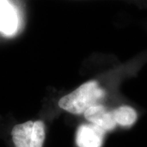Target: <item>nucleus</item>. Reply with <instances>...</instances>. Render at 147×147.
<instances>
[{"label": "nucleus", "instance_id": "nucleus-1", "mask_svg": "<svg viewBox=\"0 0 147 147\" xmlns=\"http://www.w3.org/2000/svg\"><path fill=\"white\" fill-rule=\"evenodd\" d=\"M105 91L95 80L82 84L74 91L65 95L59 101V106L74 115H81L91 106L97 104L104 98Z\"/></svg>", "mask_w": 147, "mask_h": 147}, {"label": "nucleus", "instance_id": "nucleus-2", "mask_svg": "<svg viewBox=\"0 0 147 147\" xmlns=\"http://www.w3.org/2000/svg\"><path fill=\"white\" fill-rule=\"evenodd\" d=\"M45 135V125L42 121L16 125L12 130L15 147H43Z\"/></svg>", "mask_w": 147, "mask_h": 147}, {"label": "nucleus", "instance_id": "nucleus-3", "mask_svg": "<svg viewBox=\"0 0 147 147\" xmlns=\"http://www.w3.org/2000/svg\"><path fill=\"white\" fill-rule=\"evenodd\" d=\"M106 133L93 124H82L77 129L76 144L78 147H102Z\"/></svg>", "mask_w": 147, "mask_h": 147}, {"label": "nucleus", "instance_id": "nucleus-4", "mask_svg": "<svg viewBox=\"0 0 147 147\" xmlns=\"http://www.w3.org/2000/svg\"><path fill=\"white\" fill-rule=\"evenodd\" d=\"M84 115L89 123L99 127L106 132L112 131L117 126L112 111L100 104L91 106L84 112Z\"/></svg>", "mask_w": 147, "mask_h": 147}, {"label": "nucleus", "instance_id": "nucleus-5", "mask_svg": "<svg viewBox=\"0 0 147 147\" xmlns=\"http://www.w3.org/2000/svg\"><path fill=\"white\" fill-rule=\"evenodd\" d=\"M116 124L123 127H129L137 121L135 109L129 106H121L112 111Z\"/></svg>", "mask_w": 147, "mask_h": 147}, {"label": "nucleus", "instance_id": "nucleus-6", "mask_svg": "<svg viewBox=\"0 0 147 147\" xmlns=\"http://www.w3.org/2000/svg\"><path fill=\"white\" fill-rule=\"evenodd\" d=\"M17 19L13 11L5 4L0 2V30L6 34H11L15 31Z\"/></svg>", "mask_w": 147, "mask_h": 147}]
</instances>
